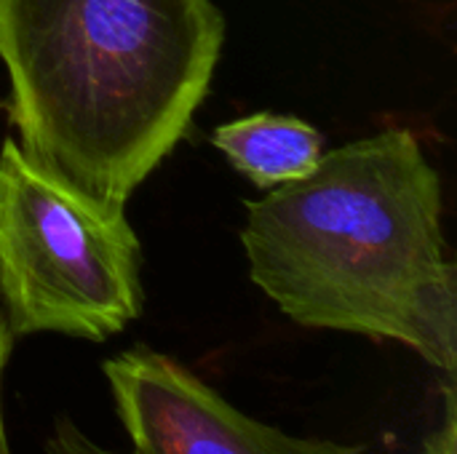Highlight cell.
<instances>
[{
    "mask_svg": "<svg viewBox=\"0 0 457 454\" xmlns=\"http://www.w3.org/2000/svg\"><path fill=\"white\" fill-rule=\"evenodd\" d=\"M11 348H13V332L8 326V316H5V308L0 302V454H11L8 433H5V417H3V369H5V361L11 356Z\"/></svg>",
    "mask_w": 457,
    "mask_h": 454,
    "instance_id": "8",
    "label": "cell"
},
{
    "mask_svg": "<svg viewBox=\"0 0 457 454\" xmlns=\"http://www.w3.org/2000/svg\"><path fill=\"white\" fill-rule=\"evenodd\" d=\"M0 302L13 337L102 343L142 313L139 238L104 203L0 144Z\"/></svg>",
    "mask_w": 457,
    "mask_h": 454,
    "instance_id": "3",
    "label": "cell"
},
{
    "mask_svg": "<svg viewBox=\"0 0 457 454\" xmlns=\"http://www.w3.org/2000/svg\"><path fill=\"white\" fill-rule=\"evenodd\" d=\"M241 241L252 281L300 326L394 340L455 375L442 182L412 131L321 153L305 177L246 203Z\"/></svg>",
    "mask_w": 457,
    "mask_h": 454,
    "instance_id": "1",
    "label": "cell"
},
{
    "mask_svg": "<svg viewBox=\"0 0 457 454\" xmlns=\"http://www.w3.org/2000/svg\"><path fill=\"white\" fill-rule=\"evenodd\" d=\"M46 454H118L94 444L72 420L67 417H59L54 423V431L46 442ZM129 454H137L134 450Z\"/></svg>",
    "mask_w": 457,
    "mask_h": 454,
    "instance_id": "6",
    "label": "cell"
},
{
    "mask_svg": "<svg viewBox=\"0 0 457 454\" xmlns=\"http://www.w3.org/2000/svg\"><path fill=\"white\" fill-rule=\"evenodd\" d=\"M137 454H364L361 444L305 439L254 420L185 364L137 345L102 367Z\"/></svg>",
    "mask_w": 457,
    "mask_h": 454,
    "instance_id": "4",
    "label": "cell"
},
{
    "mask_svg": "<svg viewBox=\"0 0 457 454\" xmlns=\"http://www.w3.org/2000/svg\"><path fill=\"white\" fill-rule=\"evenodd\" d=\"M420 454H457V415H455V388L453 375L445 385V420L442 425L423 442Z\"/></svg>",
    "mask_w": 457,
    "mask_h": 454,
    "instance_id": "7",
    "label": "cell"
},
{
    "mask_svg": "<svg viewBox=\"0 0 457 454\" xmlns=\"http://www.w3.org/2000/svg\"><path fill=\"white\" fill-rule=\"evenodd\" d=\"M214 147L257 187H278L305 177L321 158V134L292 115L257 112L222 123Z\"/></svg>",
    "mask_w": 457,
    "mask_h": 454,
    "instance_id": "5",
    "label": "cell"
},
{
    "mask_svg": "<svg viewBox=\"0 0 457 454\" xmlns=\"http://www.w3.org/2000/svg\"><path fill=\"white\" fill-rule=\"evenodd\" d=\"M225 40L212 0H0L21 150L126 206L185 136Z\"/></svg>",
    "mask_w": 457,
    "mask_h": 454,
    "instance_id": "2",
    "label": "cell"
}]
</instances>
